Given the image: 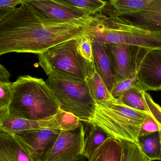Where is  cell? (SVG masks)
Instances as JSON below:
<instances>
[{"label": "cell", "instance_id": "20", "mask_svg": "<svg viewBox=\"0 0 161 161\" xmlns=\"http://www.w3.org/2000/svg\"><path fill=\"white\" fill-rule=\"evenodd\" d=\"M138 145L143 153L152 161H161V130L140 136Z\"/></svg>", "mask_w": 161, "mask_h": 161}, {"label": "cell", "instance_id": "1", "mask_svg": "<svg viewBox=\"0 0 161 161\" xmlns=\"http://www.w3.org/2000/svg\"><path fill=\"white\" fill-rule=\"evenodd\" d=\"M84 28L43 17L24 1L19 7L0 12V55L9 53L39 54L84 33Z\"/></svg>", "mask_w": 161, "mask_h": 161}, {"label": "cell", "instance_id": "18", "mask_svg": "<svg viewBox=\"0 0 161 161\" xmlns=\"http://www.w3.org/2000/svg\"><path fill=\"white\" fill-rule=\"evenodd\" d=\"M122 147L118 140L108 138L88 159V161H121Z\"/></svg>", "mask_w": 161, "mask_h": 161}, {"label": "cell", "instance_id": "29", "mask_svg": "<svg viewBox=\"0 0 161 161\" xmlns=\"http://www.w3.org/2000/svg\"><path fill=\"white\" fill-rule=\"evenodd\" d=\"M11 74L3 65H0V82H10Z\"/></svg>", "mask_w": 161, "mask_h": 161}, {"label": "cell", "instance_id": "15", "mask_svg": "<svg viewBox=\"0 0 161 161\" xmlns=\"http://www.w3.org/2000/svg\"><path fill=\"white\" fill-rule=\"evenodd\" d=\"M153 1V0H113L107 1L101 12L118 17L127 16L146 10Z\"/></svg>", "mask_w": 161, "mask_h": 161}, {"label": "cell", "instance_id": "19", "mask_svg": "<svg viewBox=\"0 0 161 161\" xmlns=\"http://www.w3.org/2000/svg\"><path fill=\"white\" fill-rule=\"evenodd\" d=\"M144 92V90L137 84L125 91L117 101L126 106L148 115L150 111Z\"/></svg>", "mask_w": 161, "mask_h": 161}, {"label": "cell", "instance_id": "21", "mask_svg": "<svg viewBox=\"0 0 161 161\" xmlns=\"http://www.w3.org/2000/svg\"><path fill=\"white\" fill-rule=\"evenodd\" d=\"M91 128L85 139L83 156L89 159L94 153L110 137L103 130L96 125H90Z\"/></svg>", "mask_w": 161, "mask_h": 161}, {"label": "cell", "instance_id": "4", "mask_svg": "<svg viewBox=\"0 0 161 161\" xmlns=\"http://www.w3.org/2000/svg\"><path fill=\"white\" fill-rule=\"evenodd\" d=\"M144 112L115 100L107 104L96 103L87 124L96 125L116 140L138 144L141 126L147 117Z\"/></svg>", "mask_w": 161, "mask_h": 161}, {"label": "cell", "instance_id": "7", "mask_svg": "<svg viewBox=\"0 0 161 161\" xmlns=\"http://www.w3.org/2000/svg\"><path fill=\"white\" fill-rule=\"evenodd\" d=\"M105 45L112 62L115 83L137 75L144 57L150 51L126 44Z\"/></svg>", "mask_w": 161, "mask_h": 161}, {"label": "cell", "instance_id": "11", "mask_svg": "<svg viewBox=\"0 0 161 161\" xmlns=\"http://www.w3.org/2000/svg\"><path fill=\"white\" fill-rule=\"evenodd\" d=\"M138 85L144 91L161 90V49L149 51L137 73Z\"/></svg>", "mask_w": 161, "mask_h": 161}, {"label": "cell", "instance_id": "16", "mask_svg": "<svg viewBox=\"0 0 161 161\" xmlns=\"http://www.w3.org/2000/svg\"><path fill=\"white\" fill-rule=\"evenodd\" d=\"M86 81L95 103L107 104L116 100L113 97L96 70L94 62L90 63Z\"/></svg>", "mask_w": 161, "mask_h": 161}, {"label": "cell", "instance_id": "30", "mask_svg": "<svg viewBox=\"0 0 161 161\" xmlns=\"http://www.w3.org/2000/svg\"><path fill=\"white\" fill-rule=\"evenodd\" d=\"M77 161H86V159L84 156H82L80 158H79V160Z\"/></svg>", "mask_w": 161, "mask_h": 161}, {"label": "cell", "instance_id": "25", "mask_svg": "<svg viewBox=\"0 0 161 161\" xmlns=\"http://www.w3.org/2000/svg\"><path fill=\"white\" fill-rule=\"evenodd\" d=\"M76 46L79 54L89 63L93 62L92 41L88 35L84 33L76 39Z\"/></svg>", "mask_w": 161, "mask_h": 161}, {"label": "cell", "instance_id": "13", "mask_svg": "<svg viewBox=\"0 0 161 161\" xmlns=\"http://www.w3.org/2000/svg\"><path fill=\"white\" fill-rule=\"evenodd\" d=\"M93 62L96 70L111 93L115 84L112 62L105 44L92 41Z\"/></svg>", "mask_w": 161, "mask_h": 161}, {"label": "cell", "instance_id": "17", "mask_svg": "<svg viewBox=\"0 0 161 161\" xmlns=\"http://www.w3.org/2000/svg\"><path fill=\"white\" fill-rule=\"evenodd\" d=\"M0 161H33L11 134L0 130Z\"/></svg>", "mask_w": 161, "mask_h": 161}, {"label": "cell", "instance_id": "27", "mask_svg": "<svg viewBox=\"0 0 161 161\" xmlns=\"http://www.w3.org/2000/svg\"><path fill=\"white\" fill-rule=\"evenodd\" d=\"M13 94L12 83L0 82V110L9 109Z\"/></svg>", "mask_w": 161, "mask_h": 161}, {"label": "cell", "instance_id": "23", "mask_svg": "<svg viewBox=\"0 0 161 161\" xmlns=\"http://www.w3.org/2000/svg\"><path fill=\"white\" fill-rule=\"evenodd\" d=\"M59 130L64 131H74L81 126L80 119L78 117L60 107L57 114L54 115Z\"/></svg>", "mask_w": 161, "mask_h": 161}, {"label": "cell", "instance_id": "10", "mask_svg": "<svg viewBox=\"0 0 161 161\" xmlns=\"http://www.w3.org/2000/svg\"><path fill=\"white\" fill-rule=\"evenodd\" d=\"M85 130L83 125L71 131H61L42 161H77L83 156Z\"/></svg>", "mask_w": 161, "mask_h": 161}, {"label": "cell", "instance_id": "26", "mask_svg": "<svg viewBox=\"0 0 161 161\" xmlns=\"http://www.w3.org/2000/svg\"><path fill=\"white\" fill-rule=\"evenodd\" d=\"M137 84L138 79L137 75L117 82L115 84L111 91V95L115 100H118L125 91L131 87L137 85Z\"/></svg>", "mask_w": 161, "mask_h": 161}, {"label": "cell", "instance_id": "28", "mask_svg": "<svg viewBox=\"0 0 161 161\" xmlns=\"http://www.w3.org/2000/svg\"><path fill=\"white\" fill-rule=\"evenodd\" d=\"M25 0H1L0 12H6L14 9L18 5H21Z\"/></svg>", "mask_w": 161, "mask_h": 161}, {"label": "cell", "instance_id": "2", "mask_svg": "<svg viewBox=\"0 0 161 161\" xmlns=\"http://www.w3.org/2000/svg\"><path fill=\"white\" fill-rule=\"evenodd\" d=\"M85 33L93 41L103 44H122L149 50L161 49V32L136 26L123 17L105 14L100 11Z\"/></svg>", "mask_w": 161, "mask_h": 161}, {"label": "cell", "instance_id": "3", "mask_svg": "<svg viewBox=\"0 0 161 161\" xmlns=\"http://www.w3.org/2000/svg\"><path fill=\"white\" fill-rule=\"evenodd\" d=\"M13 98L9 107L10 115L30 120L53 116L60 106L56 97L42 79L20 76L13 83Z\"/></svg>", "mask_w": 161, "mask_h": 161}, {"label": "cell", "instance_id": "8", "mask_svg": "<svg viewBox=\"0 0 161 161\" xmlns=\"http://www.w3.org/2000/svg\"><path fill=\"white\" fill-rule=\"evenodd\" d=\"M25 2L36 13L52 21L84 28L93 20L92 17L60 3L57 0H25Z\"/></svg>", "mask_w": 161, "mask_h": 161}, {"label": "cell", "instance_id": "9", "mask_svg": "<svg viewBox=\"0 0 161 161\" xmlns=\"http://www.w3.org/2000/svg\"><path fill=\"white\" fill-rule=\"evenodd\" d=\"M52 128L13 132L11 134L33 161H42L61 132Z\"/></svg>", "mask_w": 161, "mask_h": 161}, {"label": "cell", "instance_id": "6", "mask_svg": "<svg viewBox=\"0 0 161 161\" xmlns=\"http://www.w3.org/2000/svg\"><path fill=\"white\" fill-rule=\"evenodd\" d=\"M37 55L38 65L46 73L53 70L70 78L86 81L91 63L79 54L76 39L58 44Z\"/></svg>", "mask_w": 161, "mask_h": 161}, {"label": "cell", "instance_id": "5", "mask_svg": "<svg viewBox=\"0 0 161 161\" xmlns=\"http://www.w3.org/2000/svg\"><path fill=\"white\" fill-rule=\"evenodd\" d=\"M45 81L58 100L60 107L88 123L95 109L93 100L86 81L73 79L53 70L47 73Z\"/></svg>", "mask_w": 161, "mask_h": 161}, {"label": "cell", "instance_id": "22", "mask_svg": "<svg viewBox=\"0 0 161 161\" xmlns=\"http://www.w3.org/2000/svg\"><path fill=\"white\" fill-rule=\"evenodd\" d=\"M57 1L76 8L90 17L101 11L107 2L101 0H57Z\"/></svg>", "mask_w": 161, "mask_h": 161}, {"label": "cell", "instance_id": "24", "mask_svg": "<svg viewBox=\"0 0 161 161\" xmlns=\"http://www.w3.org/2000/svg\"><path fill=\"white\" fill-rule=\"evenodd\" d=\"M122 147L121 161H152L141 150L138 144L119 141Z\"/></svg>", "mask_w": 161, "mask_h": 161}, {"label": "cell", "instance_id": "14", "mask_svg": "<svg viewBox=\"0 0 161 161\" xmlns=\"http://www.w3.org/2000/svg\"><path fill=\"white\" fill-rule=\"evenodd\" d=\"M121 17L143 29L161 32V0H153L146 10L140 13Z\"/></svg>", "mask_w": 161, "mask_h": 161}, {"label": "cell", "instance_id": "12", "mask_svg": "<svg viewBox=\"0 0 161 161\" xmlns=\"http://www.w3.org/2000/svg\"><path fill=\"white\" fill-rule=\"evenodd\" d=\"M45 128L59 130L54 116L41 120H30L12 116L9 114V109L0 110L1 130L11 133L18 131Z\"/></svg>", "mask_w": 161, "mask_h": 161}]
</instances>
